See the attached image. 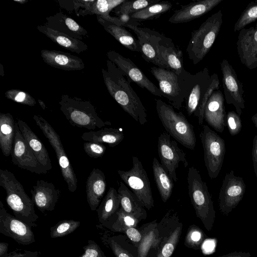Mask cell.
<instances>
[{"mask_svg":"<svg viewBox=\"0 0 257 257\" xmlns=\"http://www.w3.org/2000/svg\"><path fill=\"white\" fill-rule=\"evenodd\" d=\"M107 70L102 69L103 81L111 97L123 110L141 125L148 122L146 109L140 97L133 89L128 78L109 60L106 61Z\"/></svg>","mask_w":257,"mask_h":257,"instance_id":"obj_1","label":"cell"},{"mask_svg":"<svg viewBox=\"0 0 257 257\" xmlns=\"http://www.w3.org/2000/svg\"><path fill=\"white\" fill-rule=\"evenodd\" d=\"M0 186L6 191V202L15 216L32 228L36 227L39 216L35 204L14 174L0 169Z\"/></svg>","mask_w":257,"mask_h":257,"instance_id":"obj_2","label":"cell"},{"mask_svg":"<svg viewBox=\"0 0 257 257\" xmlns=\"http://www.w3.org/2000/svg\"><path fill=\"white\" fill-rule=\"evenodd\" d=\"M60 108L69 123L77 127L94 131L111 122L103 121L98 115L94 105L89 101L67 94L61 96Z\"/></svg>","mask_w":257,"mask_h":257,"instance_id":"obj_3","label":"cell"},{"mask_svg":"<svg viewBox=\"0 0 257 257\" xmlns=\"http://www.w3.org/2000/svg\"><path fill=\"white\" fill-rule=\"evenodd\" d=\"M158 116L166 131L186 148L194 150L196 138L193 125L182 112H176L173 107L161 99H156Z\"/></svg>","mask_w":257,"mask_h":257,"instance_id":"obj_4","label":"cell"},{"mask_svg":"<svg viewBox=\"0 0 257 257\" xmlns=\"http://www.w3.org/2000/svg\"><path fill=\"white\" fill-rule=\"evenodd\" d=\"M188 194L196 216L200 219L207 231L212 230L215 219L213 202L206 182L199 171L189 167L187 174Z\"/></svg>","mask_w":257,"mask_h":257,"instance_id":"obj_5","label":"cell"},{"mask_svg":"<svg viewBox=\"0 0 257 257\" xmlns=\"http://www.w3.org/2000/svg\"><path fill=\"white\" fill-rule=\"evenodd\" d=\"M223 15L219 10L209 17L197 30L191 32L186 52L193 64L205 57L213 46L222 26Z\"/></svg>","mask_w":257,"mask_h":257,"instance_id":"obj_6","label":"cell"},{"mask_svg":"<svg viewBox=\"0 0 257 257\" xmlns=\"http://www.w3.org/2000/svg\"><path fill=\"white\" fill-rule=\"evenodd\" d=\"M180 87L185 97L187 114L191 116L197 110L211 81L207 67L192 74L185 70L178 75Z\"/></svg>","mask_w":257,"mask_h":257,"instance_id":"obj_7","label":"cell"},{"mask_svg":"<svg viewBox=\"0 0 257 257\" xmlns=\"http://www.w3.org/2000/svg\"><path fill=\"white\" fill-rule=\"evenodd\" d=\"M183 223L178 213L170 209L158 223L159 242L151 257H171L180 241Z\"/></svg>","mask_w":257,"mask_h":257,"instance_id":"obj_8","label":"cell"},{"mask_svg":"<svg viewBox=\"0 0 257 257\" xmlns=\"http://www.w3.org/2000/svg\"><path fill=\"white\" fill-rule=\"evenodd\" d=\"M33 118L54 150L62 175L67 184L68 191L74 192L77 188L78 180L60 136L52 126L41 115H34Z\"/></svg>","mask_w":257,"mask_h":257,"instance_id":"obj_9","label":"cell"},{"mask_svg":"<svg viewBox=\"0 0 257 257\" xmlns=\"http://www.w3.org/2000/svg\"><path fill=\"white\" fill-rule=\"evenodd\" d=\"M204 151V160L211 179L216 178L222 167L226 152L224 140L206 125L199 135Z\"/></svg>","mask_w":257,"mask_h":257,"instance_id":"obj_10","label":"cell"},{"mask_svg":"<svg viewBox=\"0 0 257 257\" xmlns=\"http://www.w3.org/2000/svg\"><path fill=\"white\" fill-rule=\"evenodd\" d=\"M132 161L133 167L130 170H118V174L145 207L150 210L154 206V200L147 173L137 157L133 156Z\"/></svg>","mask_w":257,"mask_h":257,"instance_id":"obj_11","label":"cell"},{"mask_svg":"<svg viewBox=\"0 0 257 257\" xmlns=\"http://www.w3.org/2000/svg\"><path fill=\"white\" fill-rule=\"evenodd\" d=\"M167 133H162L158 138V153L161 164L175 182L178 180L176 170L179 164L185 167L188 166L186 154L179 148L176 141L171 139Z\"/></svg>","mask_w":257,"mask_h":257,"instance_id":"obj_12","label":"cell"},{"mask_svg":"<svg viewBox=\"0 0 257 257\" xmlns=\"http://www.w3.org/2000/svg\"><path fill=\"white\" fill-rule=\"evenodd\" d=\"M245 189L242 177L235 176L233 170L226 174L218 196L219 210L223 215L227 216L238 205Z\"/></svg>","mask_w":257,"mask_h":257,"instance_id":"obj_13","label":"cell"},{"mask_svg":"<svg viewBox=\"0 0 257 257\" xmlns=\"http://www.w3.org/2000/svg\"><path fill=\"white\" fill-rule=\"evenodd\" d=\"M107 57L130 81L134 82L141 88L147 89L156 96L164 97L159 88L149 79L130 59L124 57L113 50L108 51Z\"/></svg>","mask_w":257,"mask_h":257,"instance_id":"obj_14","label":"cell"},{"mask_svg":"<svg viewBox=\"0 0 257 257\" xmlns=\"http://www.w3.org/2000/svg\"><path fill=\"white\" fill-rule=\"evenodd\" d=\"M12 162L18 167L36 174H46L48 171L39 163L23 137L18 123H15V134L11 153Z\"/></svg>","mask_w":257,"mask_h":257,"instance_id":"obj_15","label":"cell"},{"mask_svg":"<svg viewBox=\"0 0 257 257\" xmlns=\"http://www.w3.org/2000/svg\"><path fill=\"white\" fill-rule=\"evenodd\" d=\"M220 67L226 102L228 104H232L236 113L240 116L242 109L245 108L242 83L238 79L234 68L226 59L222 61Z\"/></svg>","mask_w":257,"mask_h":257,"instance_id":"obj_16","label":"cell"},{"mask_svg":"<svg viewBox=\"0 0 257 257\" xmlns=\"http://www.w3.org/2000/svg\"><path fill=\"white\" fill-rule=\"evenodd\" d=\"M150 72L158 81L164 97L174 108L180 109L185 97L180 87L178 75L170 70L157 66L152 67Z\"/></svg>","mask_w":257,"mask_h":257,"instance_id":"obj_17","label":"cell"},{"mask_svg":"<svg viewBox=\"0 0 257 257\" xmlns=\"http://www.w3.org/2000/svg\"><path fill=\"white\" fill-rule=\"evenodd\" d=\"M0 232L24 245L35 241L32 227L9 213L2 201H0Z\"/></svg>","mask_w":257,"mask_h":257,"instance_id":"obj_18","label":"cell"},{"mask_svg":"<svg viewBox=\"0 0 257 257\" xmlns=\"http://www.w3.org/2000/svg\"><path fill=\"white\" fill-rule=\"evenodd\" d=\"M126 27L137 35L143 58L157 67L168 69L161 61L157 51V45L164 35L149 28L128 25Z\"/></svg>","mask_w":257,"mask_h":257,"instance_id":"obj_19","label":"cell"},{"mask_svg":"<svg viewBox=\"0 0 257 257\" xmlns=\"http://www.w3.org/2000/svg\"><path fill=\"white\" fill-rule=\"evenodd\" d=\"M236 48L243 65L250 70L257 68V21L255 26L239 31Z\"/></svg>","mask_w":257,"mask_h":257,"instance_id":"obj_20","label":"cell"},{"mask_svg":"<svg viewBox=\"0 0 257 257\" xmlns=\"http://www.w3.org/2000/svg\"><path fill=\"white\" fill-rule=\"evenodd\" d=\"M30 192L34 204L42 213L54 210L61 194L53 183L42 180L37 181Z\"/></svg>","mask_w":257,"mask_h":257,"instance_id":"obj_21","label":"cell"},{"mask_svg":"<svg viewBox=\"0 0 257 257\" xmlns=\"http://www.w3.org/2000/svg\"><path fill=\"white\" fill-rule=\"evenodd\" d=\"M204 119L216 132H223L226 114L223 95L220 90L214 91L208 99L205 107Z\"/></svg>","mask_w":257,"mask_h":257,"instance_id":"obj_22","label":"cell"},{"mask_svg":"<svg viewBox=\"0 0 257 257\" xmlns=\"http://www.w3.org/2000/svg\"><path fill=\"white\" fill-rule=\"evenodd\" d=\"M223 0H202L181 6L174 11L168 22L172 24L187 23L198 18L212 10Z\"/></svg>","mask_w":257,"mask_h":257,"instance_id":"obj_23","label":"cell"},{"mask_svg":"<svg viewBox=\"0 0 257 257\" xmlns=\"http://www.w3.org/2000/svg\"><path fill=\"white\" fill-rule=\"evenodd\" d=\"M157 51L161 61L170 70L179 75L185 69L183 54L171 39L163 36L157 45Z\"/></svg>","mask_w":257,"mask_h":257,"instance_id":"obj_24","label":"cell"},{"mask_svg":"<svg viewBox=\"0 0 257 257\" xmlns=\"http://www.w3.org/2000/svg\"><path fill=\"white\" fill-rule=\"evenodd\" d=\"M100 239L115 257H139L137 247L123 233L115 234L114 232L106 230Z\"/></svg>","mask_w":257,"mask_h":257,"instance_id":"obj_25","label":"cell"},{"mask_svg":"<svg viewBox=\"0 0 257 257\" xmlns=\"http://www.w3.org/2000/svg\"><path fill=\"white\" fill-rule=\"evenodd\" d=\"M41 56L47 65L66 71L80 70L85 68V64L79 57L70 53L56 50L43 49Z\"/></svg>","mask_w":257,"mask_h":257,"instance_id":"obj_26","label":"cell"},{"mask_svg":"<svg viewBox=\"0 0 257 257\" xmlns=\"http://www.w3.org/2000/svg\"><path fill=\"white\" fill-rule=\"evenodd\" d=\"M120 207V198L117 191L113 187H110L96 209L100 223L97 226L108 229L116 220Z\"/></svg>","mask_w":257,"mask_h":257,"instance_id":"obj_27","label":"cell"},{"mask_svg":"<svg viewBox=\"0 0 257 257\" xmlns=\"http://www.w3.org/2000/svg\"><path fill=\"white\" fill-rule=\"evenodd\" d=\"M106 187L105 176L99 169L93 168L87 177L86 192L87 203L92 211H95L101 203Z\"/></svg>","mask_w":257,"mask_h":257,"instance_id":"obj_28","label":"cell"},{"mask_svg":"<svg viewBox=\"0 0 257 257\" xmlns=\"http://www.w3.org/2000/svg\"><path fill=\"white\" fill-rule=\"evenodd\" d=\"M45 25L73 38L82 40L87 37V31L75 20L62 12L46 18Z\"/></svg>","mask_w":257,"mask_h":257,"instance_id":"obj_29","label":"cell"},{"mask_svg":"<svg viewBox=\"0 0 257 257\" xmlns=\"http://www.w3.org/2000/svg\"><path fill=\"white\" fill-rule=\"evenodd\" d=\"M17 122L23 137L39 163L48 172L51 170L52 163L45 145L26 122L20 119Z\"/></svg>","mask_w":257,"mask_h":257,"instance_id":"obj_30","label":"cell"},{"mask_svg":"<svg viewBox=\"0 0 257 257\" xmlns=\"http://www.w3.org/2000/svg\"><path fill=\"white\" fill-rule=\"evenodd\" d=\"M117 192L120 198V208L125 212L140 221L147 218V212L145 206L124 183H119Z\"/></svg>","mask_w":257,"mask_h":257,"instance_id":"obj_31","label":"cell"},{"mask_svg":"<svg viewBox=\"0 0 257 257\" xmlns=\"http://www.w3.org/2000/svg\"><path fill=\"white\" fill-rule=\"evenodd\" d=\"M157 220L145 223L139 227L142 239L138 247L139 257H151L157 249L159 242Z\"/></svg>","mask_w":257,"mask_h":257,"instance_id":"obj_32","label":"cell"},{"mask_svg":"<svg viewBox=\"0 0 257 257\" xmlns=\"http://www.w3.org/2000/svg\"><path fill=\"white\" fill-rule=\"evenodd\" d=\"M37 29L52 41L71 52L80 54L88 49V46L80 40L51 29L44 25H39Z\"/></svg>","mask_w":257,"mask_h":257,"instance_id":"obj_33","label":"cell"},{"mask_svg":"<svg viewBox=\"0 0 257 257\" xmlns=\"http://www.w3.org/2000/svg\"><path fill=\"white\" fill-rule=\"evenodd\" d=\"M96 18L98 23L103 27L104 29L121 45L132 51L141 53L138 39H136L125 28V27L106 20L98 15H96Z\"/></svg>","mask_w":257,"mask_h":257,"instance_id":"obj_34","label":"cell"},{"mask_svg":"<svg viewBox=\"0 0 257 257\" xmlns=\"http://www.w3.org/2000/svg\"><path fill=\"white\" fill-rule=\"evenodd\" d=\"M81 137L85 142L105 143L114 147L122 141L124 136L121 128L104 127L98 131L84 132Z\"/></svg>","mask_w":257,"mask_h":257,"instance_id":"obj_35","label":"cell"},{"mask_svg":"<svg viewBox=\"0 0 257 257\" xmlns=\"http://www.w3.org/2000/svg\"><path fill=\"white\" fill-rule=\"evenodd\" d=\"M15 123L10 113H0V148L3 155L9 157L13 148Z\"/></svg>","mask_w":257,"mask_h":257,"instance_id":"obj_36","label":"cell"},{"mask_svg":"<svg viewBox=\"0 0 257 257\" xmlns=\"http://www.w3.org/2000/svg\"><path fill=\"white\" fill-rule=\"evenodd\" d=\"M152 168L154 180L162 200L165 203L170 198L172 193L174 187L172 179L155 157L153 159Z\"/></svg>","mask_w":257,"mask_h":257,"instance_id":"obj_37","label":"cell"},{"mask_svg":"<svg viewBox=\"0 0 257 257\" xmlns=\"http://www.w3.org/2000/svg\"><path fill=\"white\" fill-rule=\"evenodd\" d=\"M173 5L170 2H160L130 15L133 19L139 22L149 20L166 13L171 9Z\"/></svg>","mask_w":257,"mask_h":257,"instance_id":"obj_38","label":"cell"},{"mask_svg":"<svg viewBox=\"0 0 257 257\" xmlns=\"http://www.w3.org/2000/svg\"><path fill=\"white\" fill-rule=\"evenodd\" d=\"M140 222V220L125 212L120 207L116 220L107 229L113 232L122 233L130 227H139Z\"/></svg>","mask_w":257,"mask_h":257,"instance_id":"obj_39","label":"cell"},{"mask_svg":"<svg viewBox=\"0 0 257 257\" xmlns=\"http://www.w3.org/2000/svg\"><path fill=\"white\" fill-rule=\"evenodd\" d=\"M160 2V0H125L116 7L113 12L116 16L120 15H131L147 7Z\"/></svg>","mask_w":257,"mask_h":257,"instance_id":"obj_40","label":"cell"},{"mask_svg":"<svg viewBox=\"0 0 257 257\" xmlns=\"http://www.w3.org/2000/svg\"><path fill=\"white\" fill-rule=\"evenodd\" d=\"M125 0H94L89 9L84 14L88 15L107 17L112 9L123 3Z\"/></svg>","mask_w":257,"mask_h":257,"instance_id":"obj_41","label":"cell"},{"mask_svg":"<svg viewBox=\"0 0 257 257\" xmlns=\"http://www.w3.org/2000/svg\"><path fill=\"white\" fill-rule=\"evenodd\" d=\"M206 235L203 231L195 224L190 225L184 239V245L188 248L199 249L205 241Z\"/></svg>","mask_w":257,"mask_h":257,"instance_id":"obj_42","label":"cell"},{"mask_svg":"<svg viewBox=\"0 0 257 257\" xmlns=\"http://www.w3.org/2000/svg\"><path fill=\"white\" fill-rule=\"evenodd\" d=\"M255 21H257V0L247 5L234 24V32L240 31Z\"/></svg>","mask_w":257,"mask_h":257,"instance_id":"obj_43","label":"cell"},{"mask_svg":"<svg viewBox=\"0 0 257 257\" xmlns=\"http://www.w3.org/2000/svg\"><path fill=\"white\" fill-rule=\"evenodd\" d=\"M80 221L63 220L50 228V237L52 238L63 237L74 231L80 225Z\"/></svg>","mask_w":257,"mask_h":257,"instance_id":"obj_44","label":"cell"},{"mask_svg":"<svg viewBox=\"0 0 257 257\" xmlns=\"http://www.w3.org/2000/svg\"><path fill=\"white\" fill-rule=\"evenodd\" d=\"M211 81L210 85L205 93L204 97L201 101L197 110L194 113V116L198 118V123L202 125L204 120V113L206 104L210 96L215 90L219 89L220 82L218 76L216 73H213L211 75Z\"/></svg>","mask_w":257,"mask_h":257,"instance_id":"obj_45","label":"cell"},{"mask_svg":"<svg viewBox=\"0 0 257 257\" xmlns=\"http://www.w3.org/2000/svg\"><path fill=\"white\" fill-rule=\"evenodd\" d=\"M5 95L13 101L30 106H34L36 104L35 99L29 93L19 89L8 90L5 92Z\"/></svg>","mask_w":257,"mask_h":257,"instance_id":"obj_46","label":"cell"},{"mask_svg":"<svg viewBox=\"0 0 257 257\" xmlns=\"http://www.w3.org/2000/svg\"><path fill=\"white\" fill-rule=\"evenodd\" d=\"M226 124L230 135L232 136L237 135L242 128L241 119L234 111H229L226 114Z\"/></svg>","mask_w":257,"mask_h":257,"instance_id":"obj_47","label":"cell"},{"mask_svg":"<svg viewBox=\"0 0 257 257\" xmlns=\"http://www.w3.org/2000/svg\"><path fill=\"white\" fill-rule=\"evenodd\" d=\"M83 149L89 157L97 159L104 155L106 148L102 143L85 142L83 143Z\"/></svg>","mask_w":257,"mask_h":257,"instance_id":"obj_48","label":"cell"},{"mask_svg":"<svg viewBox=\"0 0 257 257\" xmlns=\"http://www.w3.org/2000/svg\"><path fill=\"white\" fill-rule=\"evenodd\" d=\"M83 249L84 253L78 257H106L99 245L93 240H88Z\"/></svg>","mask_w":257,"mask_h":257,"instance_id":"obj_49","label":"cell"},{"mask_svg":"<svg viewBox=\"0 0 257 257\" xmlns=\"http://www.w3.org/2000/svg\"><path fill=\"white\" fill-rule=\"evenodd\" d=\"M123 234H125L132 242L138 248L142 239V234L139 227H132L125 230Z\"/></svg>","mask_w":257,"mask_h":257,"instance_id":"obj_50","label":"cell"},{"mask_svg":"<svg viewBox=\"0 0 257 257\" xmlns=\"http://www.w3.org/2000/svg\"><path fill=\"white\" fill-rule=\"evenodd\" d=\"M39 254L40 252L38 251L23 250L22 252L21 250L17 249L2 257H38Z\"/></svg>","mask_w":257,"mask_h":257,"instance_id":"obj_51","label":"cell"},{"mask_svg":"<svg viewBox=\"0 0 257 257\" xmlns=\"http://www.w3.org/2000/svg\"><path fill=\"white\" fill-rule=\"evenodd\" d=\"M117 17L124 27H126L127 25L137 27L140 25V22L133 19L130 15H120Z\"/></svg>","mask_w":257,"mask_h":257,"instance_id":"obj_52","label":"cell"},{"mask_svg":"<svg viewBox=\"0 0 257 257\" xmlns=\"http://www.w3.org/2000/svg\"><path fill=\"white\" fill-rule=\"evenodd\" d=\"M252 159L254 171L257 179V135H255L252 142Z\"/></svg>","mask_w":257,"mask_h":257,"instance_id":"obj_53","label":"cell"},{"mask_svg":"<svg viewBox=\"0 0 257 257\" xmlns=\"http://www.w3.org/2000/svg\"><path fill=\"white\" fill-rule=\"evenodd\" d=\"M218 257H251L249 252L234 251Z\"/></svg>","mask_w":257,"mask_h":257,"instance_id":"obj_54","label":"cell"},{"mask_svg":"<svg viewBox=\"0 0 257 257\" xmlns=\"http://www.w3.org/2000/svg\"><path fill=\"white\" fill-rule=\"evenodd\" d=\"M9 244L5 242H0V257L6 255L8 251Z\"/></svg>","mask_w":257,"mask_h":257,"instance_id":"obj_55","label":"cell"},{"mask_svg":"<svg viewBox=\"0 0 257 257\" xmlns=\"http://www.w3.org/2000/svg\"><path fill=\"white\" fill-rule=\"evenodd\" d=\"M251 119L254 126L257 128V112L252 116Z\"/></svg>","mask_w":257,"mask_h":257,"instance_id":"obj_56","label":"cell"},{"mask_svg":"<svg viewBox=\"0 0 257 257\" xmlns=\"http://www.w3.org/2000/svg\"><path fill=\"white\" fill-rule=\"evenodd\" d=\"M38 101L39 105L41 107V108L43 110L45 109L46 106V104H45L44 102H43L42 100H40V99H38Z\"/></svg>","mask_w":257,"mask_h":257,"instance_id":"obj_57","label":"cell"},{"mask_svg":"<svg viewBox=\"0 0 257 257\" xmlns=\"http://www.w3.org/2000/svg\"><path fill=\"white\" fill-rule=\"evenodd\" d=\"M15 2L20 3L21 4H24L28 2V1L26 0H14Z\"/></svg>","mask_w":257,"mask_h":257,"instance_id":"obj_58","label":"cell"},{"mask_svg":"<svg viewBox=\"0 0 257 257\" xmlns=\"http://www.w3.org/2000/svg\"><path fill=\"white\" fill-rule=\"evenodd\" d=\"M1 75L2 76H3V74H2V73H4V71H3V65H2V64H1Z\"/></svg>","mask_w":257,"mask_h":257,"instance_id":"obj_59","label":"cell"}]
</instances>
